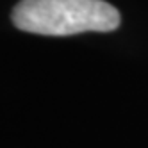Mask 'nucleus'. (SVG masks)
<instances>
[{
	"label": "nucleus",
	"mask_w": 148,
	"mask_h": 148,
	"mask_svg": "<svg viewBox=\"0 0 148 148\" xmlns=\"http://www.w3.org/2000/svg\"><path fill=\"white\" fill-rule=\"evenodd\" d=\"M16 29L41 36L111 32L120 13L105 0H20L13 9Z\"/></svg>",
	"instance_id": "f257e3e1"
}]
</instances>
